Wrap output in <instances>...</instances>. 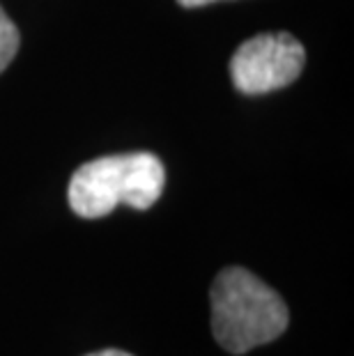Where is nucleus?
Wrapping results in <instances>:
<instances>
[{"mask_svg": "<svg viewBox=\"0 0 354 356\" xmlns=\"http://www.w3.org/2000/svg\"><path fill=\"white\" fill-rule=\"evenodd\" d=\"M209 304L214 340L230 354H246L272 343L290 322L281 294L242 267L218 271Z\"/></svg>", "mask_w": 354, "mask_h": 356, "instance_id": "obj_1", "label": "nucleus"}, {"mask_svg": "<svg viewBox=\"0 0 354 356\" xmlns=\"http://www.w3.org/2000/svg\"><path fill=\"white\" fill-rule=\"evenodd\" d=\"M166 170L152 152L108 154L83 163L70 179L67 200L81 218H102L118 204L150 209L161 198Z\"/></svg>", "mask_w": 354, "mask_h": 356, "instance_id": "obj_2", "label": "nucleus"}, {"mask_svg": "<svg viewBox=\"0 0 354 356\" xmlns=\"http://www.w3.org/2000/svg\"><path fill=\"white\" fill-rule=\"evenodd\" d=\"M306 51L290 33H262L230 58V79L242 95H267L299 79Z\"/></svg>", "mask_w": 354, "mask_h": 356, "instance_id": "obj_3", "label": "nucleus"}, {"mask_svg": "<svg viewBox=\"0 0 354 356\" xmlns=\"http://www.w3.org/2000/svg\"><path fill=\"white\" fill-rule=\"evenodd\" d=\"M19 28L14 26V21L7 17L5 10L0 7V74L7 70V65L12 63L14 56L19 51Z\"/></svg>", "mask_w": 354, "mask_h": 356, "instance_id": "obj_4", "label": "nucleus"}, {"mask_svg": "<svg viewBox=\"0 0 354 356\" xmlns=\"http://www.w3.org/2000/svg\"><path fill=\"white\" fill-rule=\"evenodd\" d=\"M182 7H205V5H212V3H221V0H177Z\"/></svg>", "mask_w": 354, "mask_h": 356, "instance_id": "obj_5", "label": "nucleus"}, {"mask_svg": "<svg viewBox=\"0 0 354 356\" xmlns=\"http://www.w3.org/2000/svg\"><path fill=\"white\" fill-rule=\"evenodd\" d=\"M88 356H131L122 350H102V352H95V354H88Z\"/></svg>", "mask_w": 354, "mask_h": 356, "instance_id": "obj_6", "label": "nucleus"}]
</instances>
